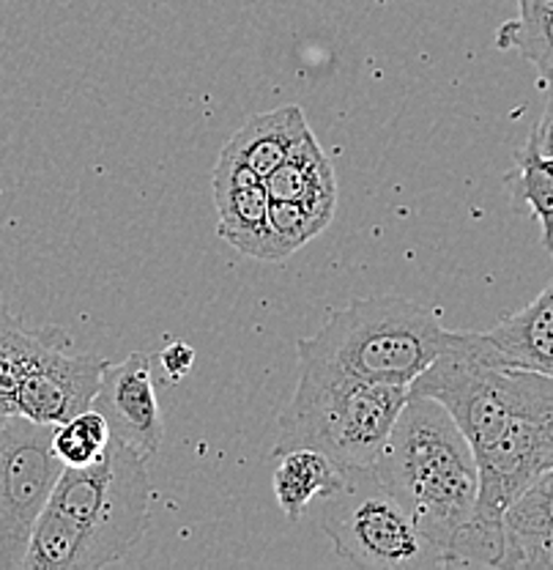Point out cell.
<instances>
[{"instance_id":"1","label":"cell","mask_w":553,"mask_h":570,"mask_svg":"<svg viewBox=\"0 0 553 570\" xmlns=\"http://www.w3.org/2000/svg\"><path fill=\"white\" fill-rule=\"evenodd\" d=\"M146 459L112 439L99 461L67 466L36 521L22 570H97L121 562L148 530Z\"/></svg>"},{"instance_id":"2","label":"cell","mask_w":553,"mask_h":570,"mask_svg":"<svg viewBox=\"0 0 553 570\" xmlns=\"http://www.w3.org/2000/svg\"><path fill=\"white\" fill-rule=\"evenodd\" d=\"M376 469L450 568L480 489L474 450L452 414L433 397L408 392Z\"/></svg>"},{"instance_id":"3","label":"cell","mask_w":553,"mask_h":570,"mask_svg":"<svg viewBox=\"0 0 553 570\" xmlns=\"http://www.w3.org/2000/svg\"><path fill=\"white\" fill-rule=\"evenodd\" d=\"M455 332L433 307L406 296H367L343 311L310 337L296 343L299 373L318 379H356L367 384L412 387V382L447 352Z\"/></svg>"},{"instance_id":"4","label":"cell","mask_w":553,"mask_h":570,"mask_svg":"<svg viewBox=\"0 0 553 570\" xmlns=\"http://www.w3.org/2000/svg\"><path fill=\"white\" fill-rule=\"evenodd\" d=\"M408 387L299 373L294 397L277 420L275 459L318 450L337 469L371 466L389 442Z\"/></svg>"},{"instance_id":"5","label":"cell","mask_w":553,"mask_h":570,"mask_svg":"<svg viewBox=\"0 0 553 570\" xmlns=\"http://www.w3.org/2000/svg\"><path fill=\"white\" fill-rule=\"evenodd\" d=\"M340 472V485L320 499V530L340 560L367 570L444 568L442 551L381 480L376 463Z\"/></svg>"},{"instance_id":"6","label":"cell","mask_w":553,"mask_h":570,"mask_svg":"<svg viewBox=\"0 0 553 570\" xmlns=\"http://www.w3.org/2000/svg\"><path fill=\"white\" fill-rule=\"evenodd\" d=\"M52 433L56 425L20 414L0 425V570H22L36 521L67 469Z\"/></svg>"},{"instance_id":"7","label":"cell","mask_w":553,"mask_h":570,"mask_svg":"<svg viewBox=\"0 0 553 570\" xmlns=\"http://www.w3.org/2000/svg\"><path fill=\"white\" fill-rule=\"evenodd\" d=\"M91 409L107 420L112 439L138 450L146 461L159 453L165 420L154 384L151 354L132 352L127 360L110 362Z\"/></svg>"},{"instance_id":"8","label":"cell","mask_w":553,"mask_h":570,"mask_svg":"<svg viewBox=\"0 0 553 570\" xmlns=\"http://www.w3.org/2000/svg\"><path fill=\"white\" fill-rule=\"evenodd\" d=\"M67 346L71 337L63 326H28L0 296V425L17 414L41 365Z\"/></svg>"},{"instance_id":"9","label":"cell","mask_w":553,"mask_h":570,"mask_svg":"<svg viewBox=\"0 0 553 570\" xmlns=\"http://www.w3.org/2000/svg\"><path fill=\"white\" fill-rule=\"evenodd\" d=\"M498 568H553V466L537 474L504 513Z\"/></svg>"},{"instance_id":"10","label":"cell","mask_w":553,"mask_h":570,"mask_svg":"<svg viewBox=\"0 0 553 570\" xmlns=\"http://www.w3.org/2000/svg\"><path fill=\"white\" fill-rule=\"evenodd\" d=\"M485 337L504 365L553 376V283L519 313L491 326Z\"/></svg>"},{"instance_id":"11","label":"cell","mask_w":553,"mask_h":570,"mask_svg":"<svg viewBox=\"0 0 553 570\" xmlns=\"http://www.w3.org/2000/svg\"><path fill=\"white\" fill-rule=\"evenodd\" d=\"M310 132L302 107L288 105L249 116L223 148V154L249 165L258 176H271L288 157L290 148Z\"/></svg>"},{"instance_id":"12","label":"cell","mask_w":553,"mask_h":570,"mask_svg":"<svg viewBox=\"0 0 553 570\" xmlns=\"http://www.w3.org/2000/svg\"><path fill=\"white\" fill-rule=\"evenodd\" d=\"M266 189L275 200H299L324 217H335L337 206V178L329 157L315 140L313 129L305 135L283 165L271 176H266Z\"/></svg>"},{"instance_id":"13","label":"cell","mask_w":553,"mask_h":570,"mask_svg":"<svg viewBox=\"0 0 553 570\" xmlns=\"http://www.w3.org/2000/svg\"><path fill=\"white\" fill-rule=\"evenodd\" d=\"M219 214V236L249 258L266 261L269 255V206L266 181L249 187L211 189Z\"/></svg>"},{"instance_id":"14","label":"cell","mask_w":553,"mask_h":570,"mask_svg":"<svg viewBox=\"0 0 553 570\" xmlns=\"http://www.w3.org/2000/svg\"><path fill=\"white\" fill-rule=\"evenodd\" d=\"M275 469V499L290 524L307 513L313 499H324L340 485L343 472L318 450H290Z\"/></svg>"},{"instance_id":"15","label":"cell","mask_w":553,"mask_h":570,"mask_svg":"<svg viewBox=\"0 0 553 570\" xmlns=\"http://www.w3.org/2000/svg\"><path fill=\"white\" fill-rule=\"evenodd\" d=\"M519 20H510L498 28L496 45L502 50L521 52L537 67L549 86L553 82V0H519Z\"/></svg>"},{"instance_id":"16","label":"cell","mask_w":553,"mask_h":570,"mask_svg":"<svg viewBox=\"0 0 553 570\" xmlns=\"http://www.w3.org/2000/svg\"><path fill=\"white\" fill-rule=\"evenodd\" d=\"M504 187L534 214L543 230V247L553 255V157H543L523 146L515 154V168L504 174Z\"/></svg>"},{"instance_id":"17","label":"cell","mask_w":553,"mask_h":570,"mask_svg":"<svg viewBox=\"0 0 553 570\" xmlns=\"http://www.w3.org/2000/svg\"><path fill=\"white\" fill-rule=\"evenodd\" d=\"M332 219L313 212L299 200H275L269 206V255L266 261H285L329 228Z\"/></svg>"},{"instance_id":"18","label":"cell","mask_w":553,"mask_h":570,"mask_svg":"<svg viewBox=\"0 0 553 570\" xmlns=\"http://www.w3.org/2000/svg\"><path fill=\"white\" fill-rule=\"evenodd\" d=\"M110 442V425L97 409H86V412L63 420L52 433V448L67 466H88V463L99 461Z\"/></svg>"},{"instance_id":"19","label":"cell","mask_w":553,"mask_h":570,"mask_svg":"<svg viewBox=\"0 0 553 570\" xmlns=\"http://www.w3.org/2000/svg\"><path fill=\"white\" fill-rule=\"evenodd\" d=\"M159 362H162V367H165V373H168L170 382H181V379L187 376L189 371H192L195 348L189 346V343L174 341V343H168V346L162 348V354H159Z\"/></svg>"},{"instance_id":"20","label":"cell","mask_w":553,"mask_h":570,"mask_svg":"<svg viewBox=\"0 0 553 570\" xmlns=\"http://www.w3.org/2000/svg\"><path fill=\"white\" fill-rule=\"evenodd\" d=\"M376 3H386V0H376Z\"/></svg>"}]
</instances>
